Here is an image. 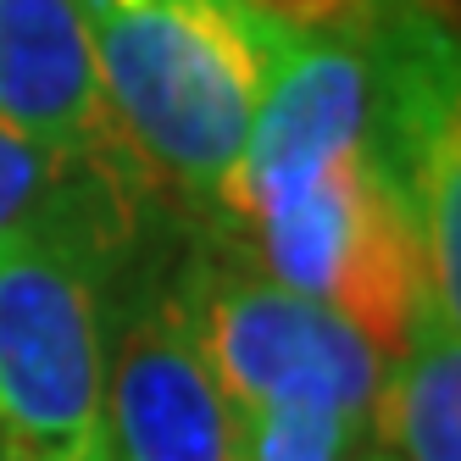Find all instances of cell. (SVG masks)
<instances>
[{
    "instance_id": "3",
    "label": "cell",
    "mask_w": 461,
    "mask_h": 461,
    "mask_svg": "<svg viewBox=\"0 0 461 461\" xmlns=\"http://www.w3.org/2000/svg\"><path fill=\"white\" fill-rule=\"evenodd\" d=\"M178 312L240 411L328 406L373 417L384 350L339 312L273 284L250 256L201 250L173 278Z\"/></svg>"
},
{
    "instance_id": "7",
    "label": "cell",
    "mask_w": 461,
    "mask_h": 461,
    "mask_svg": "<svg viewBox=\"0 0 461 461\" xmlns=\"http://www.w3.org/2000/svg\"><path fill=\"white\" fill-rule=\"evenodd\" d=\"M361 122H367V61H361V45L278 23L267 78L256 89L222 217L250 222L273 201L306 189L334 161L356 156Z\"/></svg>"
},
{
    "instance_id": "1",
    "label": "cell",
    "mask_w": 461,
    "mask_h": 461,
    "mask_svg": "<svg viewBox=\"0 0 461 461\" xmlns=\"http://www.w3.org/2000/svg\"><path fill=\"white\" fill-rule=\"evenodd\" d=\"M78 12L140 173L189 212L222 217L278 23L245 0H78Z\"/></svg>"
},
{
    "instance_id": "10",
    "label": "cell",
    "mask_w": 461,
    "mask_h": 461,
    "mask_svg": "<svg viewBox=\"0 0 461 461\" xmlns=\"http://www.w3.org/2000/svg\"><path fill=\"white\" fill-rule=\"evenodd\" d=\"M140 173H117V167H95V161H61L28 134H17L12 122H0V240L23 234L56 212H68L101 184H128Z\"/></svg>"
},
{
    "instance_id": "13",
    "label": "cell",
    "mask_w": 461,
    "mask_h": 461,
    "mask_svg": "<svg viewBox=\"0 0 461 461\" xmlns=\"http://www.w3.org/2000/svg\"><path fill=\"white\" fill-rule=\"evenodd\" d=\"M345 461H401V456H394L389 445H367V439H361V445H356V450H350Z\"/></svg>"
},
{
    "instance_id": "5",
    "label": "cell",
    "mask_w": 461,
    "mask_h": 461,
    "mask_svg": "<svg viewBox=\"0 0 461 461\" xmlns=\"http://www.w3.org/2000/svg\"><path fill=\"white\" fill-rule=\"evenodd\" d=\"M240 228L250 234V261L273 284L350 317L384 350V361L394 356L406 312L428 278L401 212L367 173L361 150Z\"/></svg>"
},
{
    "instance_id": "8",
    "label": "cell",
    "mask_w": 461,
    "mask_h": 461,
    "mask_svg": "<svg viewBox=\"0 0 461 461\" xmlns=\"http://www.w3.org/2000/svg\"><path fill=\"white\" fill-rule=\"evenodd\" d=\"M0 122L61 161L140 173L95 84L78 0H0Z\"/></svg>"
},
{
    "instance_id": "12",
    "label": "cell",
    "mask_w": 461,
    "mask_h": 461,
    "mask_svg": "<svg viewBox=\"0 0 461 461\" xmlns=\"http://www.w3.org/2000/svg\"><path fill=\"white\" fill-rule=\"evenodd\" d=\"M250 12L306 28V34H339V40H367L384 23H401L422 6H439V0H245Z\"/></svg>"
},
{
    "instance_id": "4",
    "label": "cell",
    "mask_w": 461,
    "mask_h": 461,
    "mask_svg": "<svg viewBox=\"0 0 461 461\" xmlns=\"http://www.w3.org/2000/svg\"><path fill=\"white\" fill-rule=\"evenodd\" d=\"M367 122L361 161L401 212L434 301L461 317V89L445 6H422L361 40Z\"/></svg>"
},
{
    "instance_id": "6",
    "label": "cell",
    "mask_w": 461,
    "mask_h": 461,
    "mask_svg": "<svg viewBox=\"0 0 461 461\" xmlns=\"http://www.w3.org/2000/svg\"><path fill=\"white\" fill-rule=\"evenodd\" d=\"M112 461H240V406L194 345L173 284L106 294Z\"/></svg>"
},
{
    "instance_id": "2",
    "label": "cell",
    "mask_w": 461,
    "mask_h": 461,
    "mask_svg": "<svg viewBox=\"0 0 461 461\" xmlns=\"http://www.w3.org/2000/svg\"><path fill=\"white\" fill-rule=\"evenodd\" d=\"M128 245V184L0 240V461H112L106 289Z\"/></svg>"
},
{
    "instance_id": "11",
    "label": "cell",
    "mask_w": 461,
    "mask_h": 461,
    "mask_svg": "<svg viewBox=\"0 0 461 461\" xmlns=\"http://www.w3.org/2000/svg\"><path fill=\"white\" fill-rule=\"evenodd\" d=\"M367 417H345L328 406H261L240 411V461H345Z\"/></svg>"
},
{
    "instance_id": "9",
    "label": "cell",
    "mask_w": 461,
    "mask_h": 461,
    "mask_svg": "<svg viewBox=\"0 0 461 461\" xmlns=\"http://www.w3.org/2000/svg\"><path fill=\"white\" fill-rule=\"evenodd\" d=\"M461 317L417 289L406 334L394 345V373L378 378L384 434L401 461H461Z\"/></svg>"
}]
</instances>
